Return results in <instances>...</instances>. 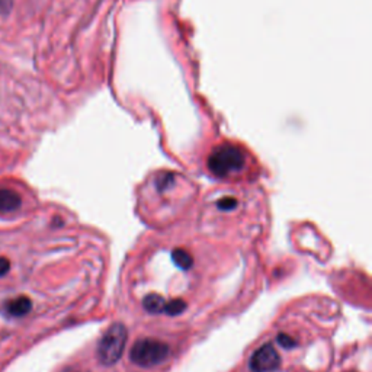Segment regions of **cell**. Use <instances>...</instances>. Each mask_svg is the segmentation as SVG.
Instances as JSON below:
<instances>
[{
  "label": "cell",
  "instance_id": "obj_7",
  "mask_svg": "<svg viewBox=\"0 0 372 372\" xmlns=\"http://www.w3.org/2000/svg\"><path fill=\"white\" fill-rule=\"evenodd\" d=\"M142 306H145V308L149 313L157 314V313H163L166 301L163 299V297L159 294H150L145 299H142Z\"/></svg>",
  "mask_w": 372,
  "mask_h": 372
},
{
  "label": "cell",
  "instance_id": "obj_4",
  "mask_svg": "<svg viewBox=\"0 0 372 372\" xmlns=\"http://www.w3.org/2000/svg\"><path fill=\"white\" fill-rule=\"evenodd\" d=\"M281 357L277 349L272 345H263L257 349L250 357V369L253 372H272L278 369Z\"/></svg>",
  "mask_w": 372,
  "mask_h": 372
},
{
  "label": "cell",
  "instance_id": "obj_9",
  "mask_svg": "<svg viewBox=\"0 0 372 372\" xmlns=\"http://www.w3.org/2000/svg\"><path fill=\"white\" fill-rule=\"evenodd\" d=\"M186 308V304L183 299H171V301L166 303L165 306V313L169 314V316H179Z\"/></svg>",
  "mask_w": 372,
  "mask_h": 372
},
{
  "label": "cell",
  "instance_id": "obj_8",
  "mask_svg": "<svg viewBox=\"0 0 372 372\" xmlns=\"http://www.w3.org/2000/svg\"><path fill=\"white\" fill-rule=\"evenodd\" d=\"M171 259H174V262L183 270L191 269L194 265V259H192L191 253L183 250V249L174 250V253H171Z\"/></svg>",
  "mask_w": 372,
  "mask_h": 372
},
{
  "label": "cell",
  "instance_id": "obj_10",
  "mask_svg": "<svg viewBox=\"0 0 372 372\" xmlns=\"http://www.w3.org/2000/svg\"><path fill=\"white\" fill-rule=\"evenodd\" d=\"M217 207L220 210H223V211H232V210H234L237 207V199H234L232 196H225V198L220 199Z\"/></svg>",
  "mask_w": 372,
  "mask_h": 372
},
{
  "label": "cell",
  "instance_id": "obj_12",
  "mask_svg": "<svg viewBox=\"0 0 372 372\" xmlns=\"http://www.w3.org/2000/svg\"><path fill=\"white\" fill-rule=\"evenodd\" d=\"M10 269V262L6 257H0V277H5Z\"/></svg>",
  "mask_w": 372,
  "mask_h": 372
},
{
  "label": "cell",
  "instance_id": "obj_2",
  "mask_svg": "<svg viewBox=\"0 0 372 372\" xmlns=\"http://www.w3.org/2000/svg\"><path fill=\"white\" fill-rule=\"evenodd\" d=\"M127 339L128 332L125 326L121 323L112 324L97 345L99 361L106 366L117 364L124 353Z\"/></svg>",
  "mask_w": 372,
  "mask_h": 372
},
{
  "label": "cell",
  "instance_id": "obj_3",
  "mask_svg": "<svg viewBox=\"0 0 372 372\" xmlns=\"http://www.w3.org/2000/svg\"><path fill=\"white\" fill-rule=\"evenodd\" d=\"M170 355V348L166 343L156 339H141L131 348V361L138 366H157L163 364Z\"/></svg>",
  "mask_w": 372,
  "mask_h": 372
},
{
  "label": "cell",
  "instance_id": "obj_6",
  "mask_svg": "<svg viewBox=\"0 0 372 372\" xmlns=\"http://www.w3.org/2000/svg\"><path fill=\"white\" fill-rule=\"evenodd\" d=\"M31 307H32V303L30 298L18 297L6 304V311L12 317H24L31 311Z\"/></svg>",
  "mask_w": 372,
  "mask_h": 372
},
{
  "label": "cell",
  "instance_id": "obj_1",
  "mask_svg": "<svg viewBox=\"0 0 372 372\" xmlns=\"http://www.w3.org/2000/svg\"><path fill=\"white\" fill-rule=\"evenodd\" d=\"M246 157L241 149L233 145H223L208 157V169L217 178H227L245 167Z\"/></svg>",
  "mask_w": 372,
  "mask_h": 372
},
{
  "label": "cell",
  "instance_id": "obj_11",
  "mask_svg": "<svg viewBox=\"0 0 372 372\" xmlns=\"http://www.w3.org/2000/svg\"><path fill=\"white\" fill-rule=\"evenodd\" d=\"M277 342L279 343V345L283 348V349H291L295 346V340L288 336V335H285V333H279L278 337H277Z\"/></svg>",
  "mask_w": 372,
  "mask_h": 372
},
{
  "label": "cell",
  "instance_id": "obj_5",
  "mask_svg": "<svg viewBox=\"0 0 372 372\" xmlns=\"http://www.w3.org/2000/svg\"><path fill=\"white\" fill-rule=\"evenodd\" d=\"M21 195L12 189L0 188V212H13L21 207Z\"/></svg>",
  "mask_w": 372,
  "mask_h": 372
}]
</instances>
